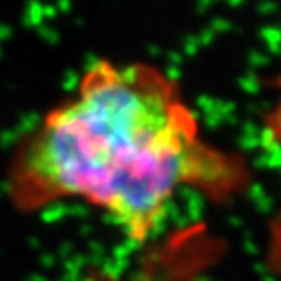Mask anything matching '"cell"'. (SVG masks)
I'll list each match as a JSON object with an SVG mask.
<instances>
[{
  "instance_id": "6da1fadb",
  "label": "cell",
  "mask_w": 281,
  "mask_h": 281,
  "mask_svg": "<svg viewBox=\"0 0 281 281\" xmlns=\"http://www.w3.org/2000/svg\"><path fill=\"white\" fill-rule=\"evenodd\" d=\"M236 170L199 137L177 84L148 64L97 62L71 99L21 141L11 168L24 206L83 199L126 238L148 239L175 194Z\"/></svg>"
}]
</instances>
